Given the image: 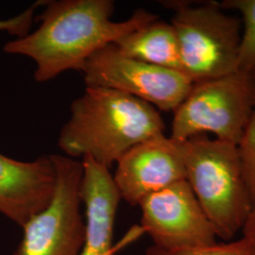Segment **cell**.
<instances>
[{
  "label": "cell",
  "instance_id": "cell-1",
  "mask_svg": "<svg viewBox=\"0 0 255 255\" xmlns=\"http://www.w3.org/2000/svg\"><path fill=\"white\" fill-rule=\"evenodd\" d=\"M44 6L37 17L40 27L3 47L8 54L27 56L35 62L38 82L70 69L82 71L98 50L158 19L150 11L137 9L127 20L114 22L112 0L45 1Z\"/></svg>",
  "mask_w": 255,
  "mask_h": 255
},
{
  "label": "cell",
  "instance_id": "cell-2",
  "mask_svg": "<svg viewBox=\"0 0 255 255\" xmlns=\"http://www.w3.org/2000/svg\"><path fill=\"white\" fill-rule=\"evenodd\" d=\"M70 112L60 148L67 157L89 156L108 168L131 147L164 135V121L154 106L118 90L86 87Z\"/></svg>",
  "mask_w": 255,
  "mask_h": 255
},
{
  "label": "cell",
  "instance_id": "cell-3",
  "mask_svg": "<svg viewBox=\"0 0 255 255\" xmlns=\"http://www.w3.org/2000/svg\"><path fill=\"white\" fill-rule=\"evenodd\" d=\"M186 181L219 238L242 231L254 206L236 144L192 137L182 142Z\"/></svg>",
  "mask_w": 255,
  "mask_h": 255
},
{
  "label": "cell",
  "instance_id": "cell-4",
  "mask_svg": "<svg viewBox=\"0 0 255 255\" xmlns=\"http://www.w3.org/2000/svg\"><path fill=\"white\" fill-rule=\"evenodd\" d=\"M168 6L175 10L171 25L180 46L182 73L193 83L238 71L242 29L237 17L213 1L196 6L176 1Z\"/></svg>",
  "mask_w": 255,
  "mask_h": 255
},
{
  "label": "cell",
  "instance_id": "cell-5",
  "mask_svg": "<svg viewBox=\"0 0 255 255\" xmlns=\"http://www.w3.org/2000/svg\"><path fill=\"white\" fill-rule=\"evenodd\" d=\"M255 102L254 74L237 71L194 82L174 111L171 138L185 141L204 132L238 145Z\"/></svg>",
  "mask_w": 255,
  "mask_h": 255
},
{
  "label": "cell",
  "instance_id": "cell-6",
  "mask_svg": "<svg viewBox=\"0 0 255 255\" xmlns=\"http://www.w3.org/2000/svg\"><path fill=\"white\" fill-rule=\"evenodd\" d=\"M56 171L51 201L22 227L13 255H80L85 238L81 213L83 166L67 156L50 155Z\"/></svg>",
  "mask_w": 255,
  "mask_h": 255
},
{
  "label": "cell",
  "instance_id": "cell-7",
  "mask_svg": "<svg viewBox=\"0 0 255 255\" xmlns=\"http://www.w3.org/2000/svg\"><path fill=\"white\" fill-rule=\"evenodd\" d=\"M82 73L87 87L126 93L162 111H175L193 85L184 74L122 54L112 43L87 60Z\"/></svg>",
  "mask_w": 255,
  "mask_h": 255
},
{
  "label": "cell",
  "instance_id": "cell-8",
  "mask_svg": "<svg viewBox=\"0 0 255 255\" xmlns=\"http://www.w3.org/2000/svg\"><path fill=\"white\" fill-rule=\"evenodd\" d=\"M139 206L140 227L151 237L154 246L182 250L217 243L216 230L186 180L147 196Z\"/></svg>",
  "mask_w": 255,
  "mask_h": 255
},
{
  "label": "cell",
  "instance_id": "cell-9",
  "mask_svg": "<svg viewBox=\"0 0 255 255\" xmlns=\"http://www.w3.org/2000/svg\"><path fill=\"white\" fill-rule=\"evenodd\" d=\"M117 163L114 181L121 199L130 205L186 180L182 142L164 134L131 147Z\"/></svg>",
  "mask_w": 255,
  "mask_h": 255
},
{
  "label": "cell",
  "instance_id": "cell-10",
  "mask_svg": "<svg viewBox=\"0 0 255 255\" xmlns=\"http://www.w3.org/2000/svg\"><path fill=\"white\" fill-rule=\"evenodd\" d=\"M55 184L50 155L21 162L0 153V214L21 228L49 204Z\"/></svg>",
  "mask_w": 255,
  "mask_h": 255
},
{
  "label": "cell",
  "instance_id": "cell-11",
  "mask_svg": "<svg viewBox=\"0 0 255 255\" xmlns=\"http://www.w3.org/2000/svg\"><path fill=\"white\" fill-rule=\"evenodd\" d=\"M82 163L85 238L80 255H114V225L121 200L119 189L107 166L89 156H84Z\"/></svg>",
  "mask_w": 255,
  "mask_h": 255
},
{
  "label": "cell",
  "instance_id": "cell-12",
  "mask_svg": "<svg viewBox=\"0 0 255 255\" xmlns=\"http://www.w3.org/2000/svg\"><path fill=\"white\" fill-rule=\"evenodd\" d=\"M114 44L127 57L182 73L180 46L171 24L157 19Z\"/></svg>",
  "mask_w": 255,
  "mask_h": 255
},
{
  "label": "cell",
  "instance_id": "cell-13",
  "mask_svg": "<svg viewBox=\"0 0 255 255\" xmlns=\"http://www.w3.org/2000/svg\"><path fill=\"white\" fill-rule=\"evenodd\" d=\"M224 9H235L243 19L242 38L238 70L248 73L255 71V0H226L220 3Z\"/></svg>",
  "mask_w": 255,
  "mask_h": 255
},
{
  "label": "cell",
  "instance_id": "cell-14",
  "mask_svg": "<svg viewBox=\"0 0 255 255\" xmlns=\"http://www.w3.org/2000/svg\"><path fill=\"white\" fill-rule=\"evenodd\" d=\"M145 255H255V244L245 237L227 243L198 249L164 250L158 247H149Z\"/></svg>",
  "mask_w": 255,
  "mask_h": 255
},
{
  "label": "cell",
  "instance_id": "cell-15",
  "mask_svg": "<svg viewBox=\"0 0 255 255\" xmlns=\"http://www.w3.org/2000/svg\"><path fill=\"white\" fill-rule=\"evenodd\" d=\"M237 146L250 196L253 204H255V102L251 117Z\"/></svg>",
  "mask_w": 255,
  "mask_h": 255
},
{
  "label": "cell",
  "instance_id": "cell-16",
  "mask_svg": "<svg viewBox=\"0 0 255 255\" xmlns=\"http://www.w3.org/2000/svg\"><path fill=\"white\" fill-rule=\"evenodd\" d=\"M43 4L44 1H38L18 15L11 18L0 20V31H6L10 35L18 38L27 36L33 22L34 11Z\"/></svg>",
  "mask_w": 255,
  "mask_h": 255
},
{
  "label": "cell",
  "instance_id": "cell-17",
  "mask_svg": "<svg viewBox=\"0 0 255 255\" xmlns=\"http://www.w3.org/2000/svg\"><path fill=\"white\" fill-rule=\"evenodd\" d=\"M243 237L249 239L255 244V204H254L252 211L247 219L244 228L242 230Z\"/></svg>",
  "mask_w": 255,
  "mask_h": 255
},
{
  "label": "cell",
  "instance_id": "cell-18",
  "mask_svg": "<svg viewBox=\"0 0 255 255\" xmlns=\"http://www.w3.org/2000/svg\"><path fill=\"white\" fill-rule=\"evenodd\" d=\"M254 74H255V72H254Z\"/></svg>",
  "mask_w": 255,
  "mask_h": 255
}]
</instances>
